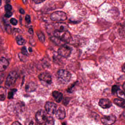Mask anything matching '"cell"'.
I'll return each instance as SVG.
<instances>
[{"instance_id": "cell-1", "label": "cell", "mask_w": 125, "mask_h": 125, "mask_svg": "<svg viewBox=\"0 0 125 125\" xmlns=\"http://www.w3.org/2000/svg\"><path fill=\"white\" fill-rule=\"evenodd\" d=\"M58 79L61 83L66 84L70 81L71 74L69 71L63 69L59 70L57 73Z\"/></svg>"}, {"instance_id": "cell-2", "label": "cell", "mask_w": 125, "mask_h": 125, "mask_svg": "<svg viewBox=\"0 0 125 125\" xmlns=\"http://www.w3.org/2000/svg\"><path fill=\"white\" fill-rule=\"evenodd\" d=\"M53 34L54 36L57 37L64 43H69L71 39V35L68 31H59L55 30Z\"/></svg>"}, {"instance_id": "cell-3", "label": "cell", "mask_w": 125, "mask_h": 125, "mask_svg": "<svg viewBox=\"0 0 125 125\" xmlns=\"http://www.w3.org/2000/svg\"><path fill=\"white\" fill-rule=\"evenodd\" d=\"M18 78V74L15 71H11L9 73L6 79L5 86L6 88H11L14 84Z\"/></svg>"}, {"instance_id": "cell-4", "label": "cell", "mask_w": 125, "mask_h": 125, "mask_svg": "<svg viewBox=\"0 0 125 125\" xmlns=\"http://www.w3.org/2000/svg\"><path fill=\"white\" fill-rule=\"evenodd\" d=\"M51 19L56 21H64L67 19V15L65 12L62 11H57L52 13Z\"/></svg>"}, {"instance_id": "cell-5", "label": "cell", "mask_w": 125, "mask_h": 125, "mask_svg": "<svg viewBox=\"0 0 125 125\" xmlns=\"http://www.w3.org/2000/svg\"><path fill=\"white\" fill-rule=\"evenodd\" d=\"M71 48L66 45H63L58 50V53L61 56L65 58H68L71 53Z\"/></svg>"}, {"instance_id": "cell-6", "label": "cell", "mask_w": 125, "mask_h": 125, "mask_svg": "<svg viewBox=\"0 0 125 125\" xmlns=\"http://www.w3.org/2000/svg\"><path fill=\"white\" fill-rule=\"evenodd\" d=\"M36 120L39 124H42L45 122L48 117L46 112L43 110H40L36 114Z\"/></svg>"}, {"instance_id": "cell-7", "label": "cell", "mask_w": 125, "mask_h": 125, "mask_svg": "<svg viewBox=\"0 0 125 125\" xmlns=\"http://www.w3.org/2000/svg\"><path fill=\"white\" fill-rule=\"evenodd\" d=\"M57 105L56 104L50 102H47L45 105V109L47 113L51 115L55 113L57 109Z\"/></svg>"}, {"instance_id": "cell-8", "label": "cell", "mask_w": 125, "mask_h": 125, "mask_svg": "<svg viewBox=\"0 0 125 125\" xmlns=\"http://www.w3.org/2000/svg\"><path fill=\"white\" fill-rule=\"evenodd\" d=\"M116 117L113 115L105 116L101 119L102 123L105 125H112L114 124L116 122Z\"/></svg>"}, {"instance_id": "cell-9", "label": "cell", "mask_w": 125, "mask_h": 125, "mask_svg": "<svg viewBox=\"0 0 125 125\" xmlns=\"http://www.w3.org/2000/svg\"><path fill=\"white\" fill-rule=\"evenodd\" d=\"M39 78L41 81L45 82L48 84H50L52 83V77L48 73L45 72L42 73L39 75Z\"/></svg>"}, {"instance_id": "cell-10", "label": "cell", "mask_w": 125, "mask_h": 125, "mask_svg": "<svg viewBox=\"0 0 125 125\" xmlns=\"http://www.w3.org/2000/svg\"><path fill=\"white\" fill-rule=\"evenodd\" d=\"M55 30L59 31H67L68 29L67 25L63 23H56L54 25Z\"/></svg>"}, {"instance_id": "cell-11", "label": "cell", "mask_w": 125, "mask_h": 125, "mask_svg": "<svg viewBox=\"0 0 125 125\" xmlns=\"http://www.w3.org/2000/svg\"><path fill=\"white\" fill-rule=\"evenodd\" d=\"M99 105L100 107L104 109L109 108L112 106V103L108 99L102 98L100 100Z\"/></svg>"}, {"instance_id": "cell-12", "label": "cell", "mask_w": 125, "mask_h": 125, "mask_svg": "<svg viewBox=\"0 0 125 125\" xmlns=\"http://www.w3.org/2000/svg\"><path fill=\"white\" fill-rule=\"evenodd\" d=\"M9 65L8 61L4 58L0 59V72L4 71Z\"/></svg>"}, {"instance_id": "cell-13", "label": "cell", "mask_w": 125, "mask_h": 125, "mask_svg": "<svg viewBox=\"0 0 125 125\" xmlns=\"http://www.w3.org/2000/svg\"><path fill=\"white\" fill-rule=\"evenodd\" d=\"M36 84L33 82H29L26 85L25 90L27 92H32L36 89Z\"/></svg>"}, {"instance_id": "cell-14", "label": "cell", "mask_w": 125, "mask_h": 125, "mask_svg": "<svg viewBox=\"0 0 125 125\" xmlns=\"http://www.w3.org/2000/svg\"><path fill=\"white\" fill-rule=\"evenodd\" d=\"M56 118L59 119H62L65 117V112L63 107H61L57 110L56 114Z\"/></svg>"}, {"instance_id": "cell-15", "label": "cell", "mask_w": 125, "mask_h": 125, "mask_svg": "<svg viewBox=\"0 0 125 125\" xmlns=\"http://www.w3.org/2000/svg\"><path fill=\"white\" fill-rule=\"evenodd\" d=\"M52 95L55 100L57 103H60L62 101L63 94L62 93L58 91H54L53 92Z\"/></svg>"}, {"instance_id": "cell-16", "label": "cell", "mask_w": 125, "mask_h": 125, "mask_svg": "<svg viewBox=\"0 0 125 125\" xmlns=\"http://www.w3.org/2000/svg\"><path fill=\"white\" fill-rule=\"evenodd\" d=\"M6 90L3 87H0V100L4 101L6 98Z\"/></svg>"}, {"instance_id": "cell-17", "label": "cell", "mask_w": 125, "mask_h": 125, "mask_svg": "<svg viewBox=\"0 0 125 125\" xmlns=\"http://www.w3.org/2000/svg\"><path fill=\"white\" fill-rule=\"evenodd\" d=\"M114 103L118 106L122 108L125 107V100L119 99H115L114 101Z\"/></svg>"}, {"instance_id": "cell-18", "label": "cell", "mask_w": 125, "mask_h": 125, "mask_svg": "<svg viewBox=\"0 0 125 125\" xmlns=\"http://www.w3.org/2000/svg\"><path fill=\"white\" fill-rule=\"evenodd\" d=\"M16 41L17 43L19 45H22L25 44V41L21 36H18L16 37Z\"/></svg>"}, {"instance_id": "cell-19", "label": "cell", "mask_w": 125, "mask_h": 125, "mask_svg": "<svg viewBox=\"0 0 125 125\" xmlns=\"http://www.w3.org/2000/svg\"><path fill=\"white\" fill-rule=\"evenodd\" d=\"M117 96L122 100H125V93L122 90L119 89L116 93Z\"/></svg>"}, {"instance_id": "cell-20", "label": "cell", "mask_w": 125, "mask_h": 125, "mask_svg": "<svg viewBox=\"0 0 125 125\" xmlns=\"http://www.w3.org/2000/svg\"><path fill=\"white\" fill-rule=\"evenodd\" d=\"M55 120L51 116L48 117L47 120L45 122V125H54Z\"/></svg>"}, {"instance_id": "cell-21", "label": "cell", "mask_w": 125, "mask_h": 125, "mask_svg": "<svg viewBox=\"0 0 125 125\" xmlns=\"http://www.w3.org/2000/svg\"><path fill=\"white\" fill-rule=\"evenodd\" d=\"M37 35L40 42L42 43L44 42L45 41V36L44 34L42 32L39 31L37 33Z\"/></svg>"}, {"instance_id": "cell-22", "label": "cell", "mask_w": 125, "mask_h": 125, "mask_svg": "<svg viewBox=\"0 0 125 125\" xmlns=\"http://www.w3.org/2000/svg\"><path fill=\"white\" fill-rule=\"evenodd\" d=\"M16 91H17V90L16 89L11 90V91L9 92V94H8V98H9V99L12 98L15 92Z\"/></svg>"}, {"instance_id": "cell-23", "label": "cell", "mask_w": 125, "mask_h": 125, "mask_svg": "<svg viewBox=\"0 0 125 125\" xmlns=\"http://www.w3.org/2000/svg\"><path fill=\"white\" fill-rule=\"evenodd\" d=\"M119 89H120L119 88V87L117 85L113 86L112 88V94H115L116 93Z\"/></svg>"}, {"instance_id": "cell-24", "label": "cell", "mask_w": 125, "mask_h": 125, "mask_svg": "<svg viewBox=\"0 0 125 125\" xmlns=\"http://www.w3.org/2000/svg\"><path fill=\"white\" fill-rule=\"evenodd\" d=\"M21 53L24 55L26 56H28L29 55L28 53L26 47H24L22 48L21 49Z\"/></svg>"}, {"instance_id": "cell-25", "label": "cell", "mask_w": 125, "mask_h": 125, "mask_svg": "<svg viewBox=\"0 0 125 125\" xmlns=\"http://www.w3.org/2000/svg\"><path fill=\"white\" fill-rule=\"evenodd\" d=\"M5 10L6 12L11 11L12 10V6L9 4H7L5 5L4 7Z\"/></svg>"}, {"instance_id": "cell-26", "label": "cell", "mask_w": 125, "mask_h": 125, "mask_svg": "<svg viewBox=\"0 0 125 125\" xmlns=\"http://www.w3.org/2000/svg\"><path fill=\"white\" fill-rule=\"evenodd\" d=\"M73 83V84H72L70 87L68 88L67 90V91L68 92L70 93H71L72 92V91H73V89L74 88L75 85L76 83Z\"/></svg>"}, {"instance_id": "cell-27", "label": "cell", "mask_w": 125, "mask_h": 125, "mask_svg": "<svg viewBox=\"0 0 125 125\" xmlns=\"http://www.w3.org/2000/svg\"><path fill=\"white\" fill-rule=\"evenodd\" d=\"M10 22L13 25H16L17 24L18 21L15 18H12L10 20Z\"/></svg>"}, {"instance_id": "cell-28", "label": "cell", "mask_w": 125, "mask_h": 125, "mask_svg": "<svg viewBox=\"0 0 125 125\" xmlns=\"http://www.w3.org/2000/svg\"><path fill=\"white\" fill-rule=\"evenodd\" d=\"M25 19L26 21V22L27 23H28V24H29V23H31V18L30 15H26Z\"/></svg>"}, {"instance_id": "cell-29", "label": "cell", "mask_w": 125, "mask_h": 125, "mask_svg": "<svg viewBox=\"0 0 125 125\" xmlns=\"http://www.w3.org/2000/svg\"><path fill=\"white\" fill-rule=\"evenodd\" d=\"M12 15V13L11 11L6 12L5 14V17L6 18H10Z\"/></svg>"}, {"instance_id": "cell-30", "label": "cell", "mask_w": 125, "mask_h": 125, "mask_svg": "<svg viewBox=\"0 0 125 125\" xmlns=\"http://www.w3.org/2000/svg\"><path fill=\"white\" fill-rule=\"evenodd\" d=\"M45 0H33V1L37 4L41 3Z\"/></svg>"}, {"instance_id": "cell-31", "label": "cell", "mask_w": 125, "mask_h": 125, "mask_svg": "<svg viewBox=\"0 0 125 125\" xmlns=\"http://www.w3.org/2000/svg\"><path fill=\"white\" fill-rule=\"evenodd\" d=\"M4 79V76L2 74H0V85L2 83Z\"/></svg>"}, {"instance_id": "cell-32", "label": "cell", "mask_w": 125, "mask_h": 125, "mask_svg": "<svg viewBox=\"0 0 125 125\" xmlns=\"http://www.w3.org/2000/svg\"><path fill=\"white\" fill-rule=\"evenodd\" d=\"M6 31H7V32L8 33H9L11 31V27H10V25H7V26L6 27Z\"/></svg>"}, {"instance_id": "cell-33", "label": "cell", "mask_w": 125, "mask_h": 125, "mask_svg": "<svg viewBox=\"0 0 125 125\" xmlns=\"http://www.w3.org/2000/svg\"><path fill=\"white\" fill-rule=\"evenodd\" d=\"M28 31L30 34H33V29L31 28L29 29Z\"/></svg>"}, {"instance_id": "cell-34", "label": "cell", "mask_w": 125, "mask_h": 125, "mask_svg": "<svg viewBox=\"0 0 125 125\" xmlns=\"http://www.w3.org/2000/svg\"><path fill=\"white\" fill-rule=\"evenodd\" d=\"M11 125H22L20 123L18 122H15L13 123Z\"/></svg>"}, {"instance_id": "cell-35", "label": "cell", "mask_w": 125, "mask_h": 125, "mask_svg": "<svg viewBox=\"0 0 125 125\" xmlns=\"http://www.w3.org/2000/svg\"><path fill=\"white\" fill-rule=\"evenodd\" d=\"M20 12L21 14H25V11H24V10L22 9H21L20 10Z\"/></svg>"}, {"instance_id": "cell-36", "label": "cell", "mask_w": 125, "mask_h": 125, "mask_svg": "<svg viewBox=\"0 0 125 125\" xmlns=\"http://www.w3.org/2000/svg\"><path fill=\"white\" fill-rule=\"evenodd\" d=\"M122 70L123 72L125 73V62L123 65L122 67Z\"/></svg>"}, {"instance_id": "cell-37", "label": "cell", "mask_w": 125, "mask_h": 125, "mask_svg": "<svg viewBox=\"0 0 125 125\" xmlns=\"http://www.w3.org/2000/svg\"><path fill=\"white\" fill-rule=\"evenodd\" d=\"M123 89L124 90L125 92V83H124L123 84Z\"/></svg>"}, {"instance_id": "cell-38", "label": "cell", "mask_w": 125, "mask_h": 125, "mask_svg": "<svg viewBox=\"0 0 125 125\" xmlns=\"http://www.w3.org/2000/svg\"><path fill=\"white\" fill-rule=\"evenodd\" d=\"M29 51H30V52H31L32 51V49H31V48H29Z\"/></svg>"}, {"instance_id": "cell-39", "label": "cell", "mask_w": 125, "mask_h": 125, "mask_svg": "<svg viewBox=\"0 0 125 125\" xmlns=\"http://www.w3.org/2000/svg\"><path fill=\"white\" fill-rule=\"evenodd\" d=\"M23 1V3L24 4H26V0H22Z\"/></svg>"}, {"instance_id": "cell-40", "label": "cell", "mask_w": 125, "mask_h": 125, "mask_svg": "<svg viewBox=\"0 0 125 125\" xmlns=\"http://www.w3.org/2000/svg\"><path fill=\"white\" fill-rule=\"evenodd\" d=\"M1 1H2V0H0V7L1 5Z\"/></svg>"}, {"instance_id": "cell-41", "label": "cell", "mask_w": 125, "mask_h": 125, "mask_svg": "<svg viewBox=\"0 0 125 125\" xmlns=\"http://www.w3.org/2000/svg\"><path fill=\"white\" fill-rule=\"evenodd\" d=\"M62 125H66V124H65V123H63L62 124Z\"/></svg>"}, {"instance_id": "cell-42", "label": "cell", "mask_w": 125, "mask_h": 125, "mask_svg": "<svg viewBox=\"0 0 125 125\" xmlns=\"http://www.w3.org/2000/svg\"><path fill=\"white\" fill-rule=\"evenodd\" d=\"M43 125V124H39V123H38V125Z\"/></svg>"}]
</instances>
